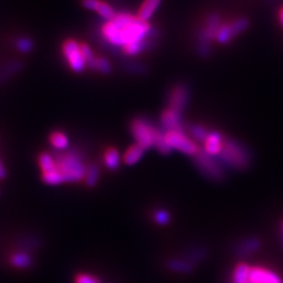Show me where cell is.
<instances>
[{"label":"cell","mask_w":283,"mask_h":283,"mask_svg":"<svg viewBox=\"0 0 283 283\" xmlns=\"http://www.w3.org/2000/svg\"><path fill=\"white\" fill-rule=\"evenodd\" d=\"M101 40L108 49H120L143 42L155 37L154 31L148 22L140 20L129 13H117L112 19L105 21L100 29Z\"/></svg>","instance_id":"cell-1"},{"label":"cell","mask_w":283,"mask_h":283,"mask_svg":"<svg viewBox=\"0 0 283 283\" xmlns=\"http://www.w3.org/2000/svg\"><path fill=\"white\" fill-rule=\"evenodd\" d=\"M55 169L63 183H76L85 178L87 167L78 151L69 150L55 157Z\"/></svg>","instance_id":"cell-2"},{"label":"cell","mask_w":283,"mask_h":283,"mask_svg":"<svg viewBox=\"0 0 283 283\" xmlns=\"http://www.w3.org/2000/svg\"><path fill=\"white\" fill-rule=\"evenodd\" d=\"M218 156L224 164L235 170H242L247 168L250 164V154L248 149L239 141L232 138L224 140L223 149Z\"/></svg>","instance_id":"cell-3"},{"label":"cell","mask_w":283,"mask_h":283,"mask_svg":"<svg viewBox=\"0 0 283 283\" xmlns=\"http://www.w3.org/2000/svg\"><path fill=\"white\" fill-rule=\"evenodd\" d=\"M159 129L143 117H136L130 124V132L136 144L144 149L154 147V139Z\"/></svg>","instance_id":"cell-4"},{"label":"cell","mask_w":283,"mask_h":283,"mask_svg":"<svg viewBox=\"0 0 283 283\" xmlns=\"http://www.w3.org/2000/svg\"><path fill=\"white\" fill-rule=\"evenodd\" d=\"M194 161L197 169L209 179L218 181L224 177V169L221 165L213 158V156L208 154L204 149H199L194 155Z\"/></svg>","instance_id":"cell-5"},{"label":"cell","mask_w":283,"mask_h":283,"mask_svg":"<svg viewBox=\"0 0 283 283\" xmlns=\"http://www.w3.org/2000/svg\"><path fill=\"white\" fill-rule=\"evenodd\" d=\"M62 55L69 68L75 73H82L87 66L81 45L75 39H67L62 43Z\"/></svg>","instance_id":"cell-6"},{"label":"cell","mask_w":283,"mask_h":283,"mask_svg":"<svg viewBox=\"0 0 283 283\" xmlns=\"http://www.w3.org/2000/svg\"><path fill=\"white\" fill-rule=\"evenodd\" d=\"M165 138H166L167 144L170 146L171 149H176L187 155L194 156L199 150L195 141L189 138L183 130L166 131Z\"/></svg>","instance_id":"cell-7"},{"label":"cell","mask_w":283,"mask_h":283,"mask_svg":"<svg viewBox=\"0 0 283 283\" xmlns=\"http://www.w3.org/2000/svg\"><path fill=\"white\" fill-rule=\"evenodd\" d=\"M249 25L250 23L247 18H238L233 20L232 22L221 25L216 36L217 42L220 44L230 42L234 37L245 32L249 28Z\"/></svg>","instance_id":"cell-8"},{"label":"cell","mask_w":283,"mask_h":283,"mask_svg":"<svg viewBox=\"0 0 283 283\" xmlns=\"http://www.w3.org/2000/svg\"><path fill=\"white\" fill-rule=\"evenodd\" d=\"M190 99V90L183 84L172 87L168 94V105L170 108L181 112L186 108Z\"/></svg>","instance_id":"cell-9"},{"label":"cell","mask_w":283,"mask_h":283,"mask_svg":"<svg viewBox=\"0 0 283 283\" xmlns=\"http://www.w3.org/2000/svg\"><path fill=\"white\" fill-rule=\"evenodd\" d=\"M160 124L166 131L183 130L180 112L170 107L165 109L160 115Z\"/></svg>","instance_id":"cell-10"},{"label":"cell","mask_w":283,"mask_h":283,"mask_svg":"<svg viewBox=\"0 0 283 283\" xmlns=\"http://www.w3.org/2000/svg\"><path fill=\"white\" fill-rule=\"evenodd\" d=\"M250 278L257 283H283V280L278 274L260 267L251 268Z\"/></svg>","instance_id":"cell-11"},{"label":"cell","mask_w":283,"mask_h":283,"mask_svg":"<svg viewBox=\"0 0 283 283\" xmlns=\"http://www.w3.org/2000/svg\"><path fill=\"white\" fill-rule=\"evenodd\" d=\"M224 136L217 132V131H212L209 132L206 140H205V151L212 155H219L221 149H223V144H224Z\"/></svg>","instance_id":"cell-12"},{"label":"cell","mask_w":283,"mask_h":283,"mask_svg":"<svg viewBox=\"0 0 283 283\" xmlns=\"http://www.w3.org/2000/svg\"><path fill=\"white\" fill-rule=\"evenodd\" d=\"M260 247H261L260 240L255 237H251L239 244V246L236 248V254H237L238 257L245 258L257 252L259 249H260Z\"/></svg>","instance_id":"cell-13"},{"label":"cell","mask_w":283,"mask_h":283,"mask_svg":"<svg viewBox=\"0 0 283 283\" xmlns=\"http://www.w3.org/2000/svg\"><path fill=\"white\" fill-rule=\"evenodd\" d=\"M160 4H161V0H144L139 7V10L136 16L140 20L148 22V20L153 16V14L156 12Z\"/></svg>","instance_id":"cell-14"},{"label":"cell","mask_w":283,"mask_h":283,"mask_svg":"<svg viewBox=\"0 0 283 283\" xmlns=\"http://www.w3.org/2000/svg\"><path fill=\"white\" fill-rule=\"evenodd\" d=\"M145 150L143 147L137 145V144H134L132 146H130L126 152L124 153V163L126 165H128V166H132V165H135L138 160H140V158L143 157L144 153H145Z\"/></svg>","instance_id":"cell-15"},{"label":"cell","mask_w":283,"mask_h":283,"mask_svg":"<svg viewBox=\"0 0 283 283\" xmlns=\"http://www.w3.org/2000/svg\"><path fill=\"white\" fill-rule=\"evenodd\" d=\"M104 163L109 170H116L121 165L120 152L113 147L108 148L104 153Z\"/></svg>","instance_id":"cell-16"},{"label":"cell","mask_w":283,"mask_h":283,"mask_svg":"<svg viewBox=\"0 0 283 283\" xmlns=\"http://www.w3.org/2000/svg\"><path fill=\"white\" fill-rule=\"evenodd\" d=\"M50 143L51 145L57 149V150H61V151H64L68 148L69 146V139L68 137L66 136V134L62 131H53L51 134H50Z\"/></svg>","instance_id":"cell-17"},{"label":"cell","mask_w":283,"mask_h":283,"mask_svg":"<svg viewBox=\"0 0 283 283\" xmlns=\"http://www.w3.org/2000/svg\"><path fill=\"white\" fill-rule=\"evenodd\" d=\"M251 267L241 262L235 267L232 274V283H246L250 279Z\"/></svg>","instance_id":"cell-18"},{"label":"cell","mask_w":283,"mask_h":283,"mask_svg":"<svg viewBox=\"0 0 283 283\" xmlns=\"http://www.w3.org/2000/svg\"><path fill=\"white\" fill-rule=\"evenodd\" d=\"M167 267L176 273L189 274L193 271V265L187 261L186 259H171L167 262Z\"/></svg>","instance_id":"cell-19"},{"label":"cell","mask_w":283,"mask_h":283,"mask_svg":"<svg viewBox=\"0 0 283 283\" xmlns=\"http://www.w3.org/2000/svg\"><path fill=\"white\" fill-rule=\"evenodd\" d=\"M38 165L41 174L51 172L55 169V157L49 152H41L38 156Z\"/></svg>","instance_id":"cell-20"},{"label":"cell","mask_w":283,"mask_h":283,"mask_svg":"<svg viewBox=\"0 0 283 283\" xmlns=\"http://www.w3.org/2000/svg\"><path fill=\"white\" fill-rule=\"evenodd\" d=\"M11 264L15 268L26 269V268H29L32 265V259H31V257L28 254L19 252V253H15L12 256Z\"/></svg>","instance_id":"cell-21"},{"label":"cell","mask_w":283,"mask_h":283,"mask_svg":"<svg viewBox=\"0 0 283 283\" xmlns=\"http://www.w3.org/2000/svg\"><path fill=\"white\" fill-rule=\"evenodd\" d=\"M94 12L98 13L105 21L112 19L116 15L113 8L110 5H108L107 3L102 2V0H99V3L97 5V8H96V10H94Z\"/></svg>","instance_id":"cell-22"},{"label":"cell","mask_w":283,"mask_h":283,"mask_svg":"<svg viewBox=\"0 0 283 283\" xmlns=\"http://www.w3.org/2000/svg\"><path fill=\"white\" fill-rule=\"evenodd\" d=\"M100 175V170L98 165L92 164L87 167L86 174H85V183L88 187H94L98 184Z\"/></svg>","instance_id":"cell-23"},{"label":"cell","mask_w":283,"mask_h":283,"mask_svg":"<svg viewBox=\"0 0 283 283\" xmlns=\"http://www.w3.org/2000/svg\"><path fill=\"white\" fill-rule=\"evenodd\" d=\"M80 45H81V51H82L83 57L85 59L86 65L91 69L97 70V60H98V58L94 56L92 50L86 43H81Z\"/></svg>","instance_id":"cell-24"},{"label":"cell","mask_w":283,"mask_h":283,"mask_svg":"<svg viewBox=\"0 0 283 283\" xmlns=\"http://www.w3.org/2000/svg\"><path fill=\"white\" fill-rule=\"evenodd\" d=\"M207 256V252L205 249H194L189 251V253L186 255V260L192 264L193 266L197 262H199L203 259H205Z\"/></svg>","instance_id":"cell-25"},{"label":"cell","mask_w":283,"mask_h":283,"mask_svg":"<svg viewBox=\"0 0 283 283\" xmlns=\"http://www.w3.org/2000/svg\"><path fill=\"white\" fill-rule=\"evenodd\" d=\"M190 133L191 135L199 140V141H205L209 132H208V129L201 125H192L190 126Z\"/></svg>","instance_id":"cell-26"},{"label":"cell","mask_w":283,"mask_h":283,"mask_svg":"<svg viewBox=\"0 0 283 283\" xmlns=\"http://www.w3.org/2000/svg\"><path fill=\"white\" fill-rule=\"evenodd\" d=\"M16 47L18 49V51L21 52V53H29L33 49V42L30 38L22 37V38H19L17 40Z\"/></svg>","instance_id":"cell-27"},{"label":"cell","mask_w":283,"mask_h":283,"mask_svg":"<svg viewBox=\"0 0 283 283\" xmlns=\"http://www.w3.org/2000/svg\"><path fill=\"white\" fill-rule=\"evenodd\" d=\"M170 219V214L166 210H157L154 213V221L159 226L168 225Z\"/></svg>","instance_id":"cell-28"},{"label":"cell","mask_w":283,"mask_h":283,"mask_svg":"<svg viewBox=\"0 0 283 283\" xmlns=\"http://www.w3.org/2000/svg\"><path fill=\"white\" fill-rule=\"evenodd\" d=\"M97 70H99L100 73L107 75L111 72V65L110 62L104 58V57H98L97 60Z\"/></svg>","instance_id":"cell-29"},{"label":"cell","mask_w":283,"mask_h":283,"mask_svg":"<svg viewBox=\"0 0 283 283\" xmlns=\"http://www.w3.org/2000/svg\"><path fill=\"white\" fill-rule=\"evenodd\" d=\"M75 283H101V281L90 274H79L75 278Z\"/></svg>","instance_id":"cell-30"},{"label":"cell","mask_w":283,"mask_h":283,"mask_svg":"<svg viewBox=\"0 0 283 283\" xmlns=\"http://www.w3.org/2000/svg\"><path fill=\"white\" fill-rule=\"evenodd\" d=\"M7 175V171H6V168L4 166V164L2 161V159H0V179H4Z\"/></svg>","instance_id":"cell-31"},{"label":"cell","mask_w":283,"mask_h":283,"mask_svg":"<svg viewBox=\"0 0 283 283\" xmlns=\"http://www.w3.org/2000/svg\"><path fill=\"white\" fill-rule=\"evenodd\" d=\"M279 21H280V25L283 28V7L279 10Z\"/></svg>","instance_id":"cell-32"},{"label":"cell","mask_w":283,"mask_h":283,"mask_svg":"<svg viewBox=\"0 0 283 283\" xmlns=\"http://www.w3.org/2000/svg\"><path fill=\"white\" fill-rule=\"evenodd\" d=\"M246 283H257V282H255V281H253V280H252V279L250 278V279H249V280H248V281H247Z\"/></svg>","instance_id":"cell-33"},{"label":"cell","mask_w":283,"mask_h":283,"mask_svg":"<svg viewBox=\"0 0 283 283\" xmlns=\"http://www.w3.org/2000/svg\"><path fill=\"white\" fill-rule=\"evenodd\" d=\"M282 229H283V225H282Z\"/></svg>","instance_id":"cell-34"}]
</instances>
